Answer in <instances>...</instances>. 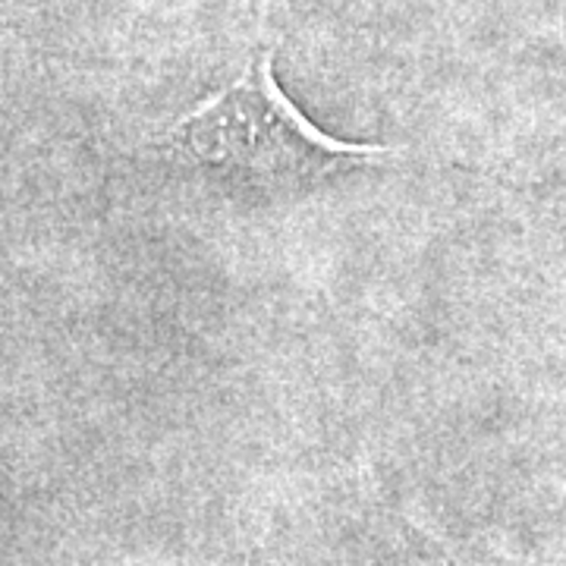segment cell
<instances>
[{
    "label": "cell",
    "instance_id": "cell-1",
    "mask_svg": "<svg viewBox=\"0 0 566 566\" xmlns=\"http://www.w3.org/2000/svg\"><path fill=\"white\" fill-rule=\"evenodd\" d=\"M186 161L240 186L286 189L397 158L387 145H353L322 133L283 95L274 51H255L243 73L167 129Z\"/></svg>",
    "mask_w": 566,
    "mask_h": 566
},
{
    "label": "cell",
    "instance_id": "cell-2",
    "mask_svg": "<svg viewBox=\"0 0 566 566\" xmlns=\"http://www.w3.org/2000/svg\"><path fill=\"white\" fill-rule=\"evenodd\" d=\"M249 3H255L259 10H264V7H268V0H249Z\"/></svg>",
    "mask_w": 566,
    "mask_h": 566
}]
</instances>
